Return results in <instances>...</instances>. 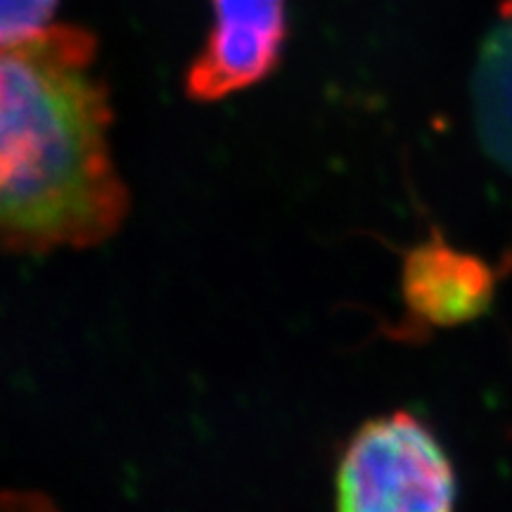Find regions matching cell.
Here are the masks:
<instances>
[{"label": "cell", "mask_w": 512, "mask_h": 512, "mask_svg": "<svg viewBox=\"0 0 512 512\" xmlns=\"http://www.w3.org/2000/svg\"><path fill=\"white\" fill-rule=\"evenodd\" d=\"M456 498L444 446L406 411L363 422L339 458L335 512H456Z\"/></svg>", "instance_id": "cell-2"}, {"label": "cell", "mask_w": 512, "mask_h": 512, "mask_svg": "<svg viewBox=\"0 0 512 512\" xmlns=\"http://www.w3.org/2000/svg\"><path fill=\"white\" fill-rule=\"evenodd\" d=\"M214 27L188 74L185 91L216 102L264 81L287 41V0H211Z\"/></svg>", "instance_id": "cell-3"}, {"label": "cell", "mask_w": 512, "mask_h": 512, "mask_svg": "<svg viewBox=\"0 0 512 512\" xmlns=\"http://www.w3.org/2000/svg\"><path fill=\"white\" fill-rule=\"evenodd\" d=\"M494 271L477 256L434 238L422 242L403 264V299L425 325L475 320L494 299Z\"/></svg>", "instance_id": "cell-4"}, {"label": "cell", "mask_w": 512, "mask_h": 512, "mask_svg": "<svg viewBox=\"0 0 512 512\" xmlns=\"http://www.w3.org/2000/svg\"><path fill=\"white\" fill-rule=\"evenodd\" d=\"M60 0H0V48L31 41L53 24Z\"/></svg>", "instance_id": "cell-5"}, {"label": "cell", "mask_w": 512, "mask_h": 512, "mask_svg": "<svg viewBox=\"0 0 512 512\" xmlns=\"http://www.w3.org/2000/svg\"><path fill=\"white\" fill-rule=\"evenodd\" d=\"M95 36L53 24L0 48V245L93 247L128 214L112 157V107L93 74Z\"/></svg>", "instance_id": "cell-1"}]
</instances>
